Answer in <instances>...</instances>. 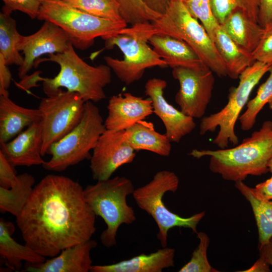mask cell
Segmentation results:
<instances>
[{
  "instance_id": "obj_1",
  "label": "cell",
  "mask_w": 272,
  "mask_h": 272,
  "mask_svg": "<svg viewBox=\"0 0 272 272\" xmlns=\"http://www.w3.org/2000/svg\"><path fill=\"white\" fill-rule=\"evenodd\" d=\"M96 216L78 182L49 174L34 187L16 222L25 244L51 258L91 239Z\"/></svg>"
},
{
  "instance_id": "obj_35",
  "label": "cell",
  "mask_w": 272,
  "mask_h": 272,
  "mask_svg": "<svg viewBox=\"0 0 272 272\" xmlns=\"http://www.w3.org/2000/svg\"><path fill=\"white\" fill-rule=\"evenodd\" d=\"M4 6L2 10L12 13L19 11L27 15L30 18H37L43 0H2Z\"/></svg>"
},
{
  "instance_id": "obj_14",
  "label": "cell",
  "mask_w": 272,
  "mask_h": 272,
  "mask_svg": "<svg viewBox=\"0 0 272 272\" xmlns=\"http://www.w3.org/2000/svg\"><path fill=\"white\" fill-rule=\"evenodd\" d=\"M71 43L67 33L51 22L45 21L35 33L21 35L18 49L24 54V61L18 69V76L22 79L34 67L35 62L44 54L63 52Z\"/></svg>"
},
{
  "instance_id": "obj_46",
  "label": "cell",
  "mask_w": 272,
  "mask_h": 272,
  "mask_svg": "<svg viewBox=\"0 0 272 272\" xmlns=\"http://www.w3.org/2000/svg\"><path fill=\"white\" fill-rule=\"evenodd\" d=\"M169 2H171V1H181V2H184L186 1H187V0H169Z\"/></svg>"
},
{
  "instance_id": "obj_34",
  "label": "cell",
  "mask_w": 272,
  "mask_h": 272,
  "mask_svg": "<svg viewBox=\"0 0 272 272\" xmlns=\"http://www.w3.org/2000/svg\"><path fill=\"white\" fill-rule=\"evenodd\" d=\"M183 3L189 13L201 22L214 41L215 32L220 25L213 14L210 0H187Z\"/></svg>"
},
{
  "instance_id": "obj_5",
  "label": "cell",
  "mask_w": 272,
  "mask_h": 272,
  "mask_svg": "<svg viewBox=\"0 0 272 272\" xmlns=\"http://www.w3.org/2000/svg\"><path fill=\"white\" fill-rule=\"evenodd\" d=\"M134 187L132 181L123 176L98 180L84 189L86 202L96 216H100L107 228L102 231L100 239L106 247L116 245V235L121 225L131 224L136 220L135 212L126 201L128 195L132 194Z\"/></svg>"
},
{
  "instance_id": "obj_29",
  "label": "cell",
  "mask_w": 272,
  "mask_h": 272,
  "mask_svg": "<svg viewBox=\"0 0 272 272\" xmlns=\"http://www.w3.org/2000/svg\"><path fill=\"white\" fill-rule=\"evenodd\" d=\"M269 72L268 78L260 86L256 96L247 102L246 110L238 118L243 130H249L253 127L259 112L272 99V67Z\"/></svg>"
},
{
  "instance_id": "obj_38",
  "label": "cell",
  "mask_w": 272,
  "mask_h": 272,
  "mask_svg": "<svg viewBox=\"0 0 272 272\" xmlns=\"http://www.w3.org/2000/svg\"><path fill=\"white\" fill-rule=\"evenodd\" d=\"M258 23L263 28L272 23V0H258Z\"/></svg>"
},
{
  "instance_id": "obj_43",
  "label": "cell",
  "mask_w": 272,
  "mask_h": 272,
  "mask_svg": "<svg viewBox=\"0 0 272 272\" xmlns=\"http://www.w3.org/2000/svg\"><path fill=\"white\" fill-rule=\"evenodd\" d=\"M269 264L262 258L259 257L249 269L243 272H268L270 271Z\"/></svg>"
},
{
  "instance_id": "obj_12",
  "label": "cell",
  "mask_w": 272,
  "mask_h": 272,
  "mask_svg": "<svg viewBox=\"0 0 272 272\" xmlns=\"http://www.w3.org/2000/svg\"><path fill=\"white\" fill-rule=\"evenodd\" d=\"M213 72L209 68L202 70L176 67L173 77L179 84L175 101L180 110L193 118L203 117L210 103L215 84Z\"/></svg>"
},
{
  "instance_id": "obj_41",
  "label": "cell",
  "mask_w": 272,
  "mask_h": 272,
  "mask_svg": "<svg viewBox=\"0 0 272 272\" xmlns=\"http://www.w3.org/2000/svg\"><path fill=\"white\" fill-rule=\"evenodd\" d=\"M259 256L272 266V237L265 243L259 244Z\"/></svg>"
},
{
  "instance_id": "obj_36",
  "label": "cell",
  "mask_w": 272,
  "mask_h": 272,
  "mask_svg": "<svg viewBox=\"0 0 272 272\" xmlns=\"http://www.w3.org/2000/svg\"><path fill=\"white\" fill-rule=\"evenodd\" d=\"M252 54L255 61L272 63V23L264 28L263 33Z\"/></svg>"
},
{
  "instance_id": "obj_31",
  "label": "cell",
  "mask_w": 272,
  "mask_h": 272,
  "mask_svg": "<svg viewBox=\"0 0 272 272\" xmlns=\"http://www.w3.org/2000/svg\"><path fill=\"white\" fill-rule=\"evenodd\" d=\"M63 1V0H62ZM70 5L91 15L117 22H125L114 0H64Z\"/></svg>"
},
{
  "instance_id": "obj_32",
  "label": "cell",
  "mask_w": 272,
  "mask_h": 272,
  "mask_svg": "<svg viewBox=\"0 0 272 272\" xmlns=\"http://www.w3.org/2000/svg\"><path fill=\"white\" fill-rule=\"evenodd\" d=\"M118 5L121 16L127 24L149 23L162 15L150 9L143 0H114Z\"/></svg>"
},
{
  "instance_id": "obj_39",
  "label": "cell",
  "mask_w": 272,
  "mask_h": 272,
  "mask_svg": "<svg viewBox=\"0 0 272 272\" xmlns=\"http://www.w3.org/2000/svg\"><path fill=\"white\" fill-rule=\"evenodd\" d=\"M4 57L0 54V95H8L11 81L12 74Z\"/></svg>"
},
{
  "instance_id": "obj_23",
  "label": "cell",
  "mask_w": 272,
  "mask_h": 272,
  "mask_svg": "<svg viewBox=\"0 0 272 272\" xmlns=\"http://www.w3.org/2000/svg\"><path fill=\"white\" fill-rule=\"evenodd\" d=\"M214 42L227 69L228 76L236 79L256 61L252 53L234 42L221 26L216 30Z\"/></svg>"
},
{
  "instance_id": "obj_18",
  "label": "cell",
  "mask_w": 272,
  "mask_h": 272,
  "mask_svg": "<svg viewBox=\"0 0 272 272\" xmlns=\"http://www.w3.org/2000/svg\"><path fill=\"white\" fill-rule=\"evenodd\" d=\"M97 242L90 239L85 242L66 248L57 255L43 262H26L24 271L29 272H88L92 266L90 256Z\"/></svg>"
},
{
  "instance_id": "obj_21",
  "label": "cell",
  "mask_w": 272,
  "mask_h": 272,
  "mask_svg": "<svg viewBox=\"0 0 272 272\" xmlns=\"http://www.w3.org/2000/svg\"><path fill=\"white\" fill-rule=\"evenodd\" d=\"M41 120L37 109L27 108L14 102L8 95H0V143L8 142L26 127Z\"/></svg>"
},
{
  "instance_id": "obj_26",
  "label": "cell",
  "mask_w": 272,
  "mask_h": 272,
  "mask_svg": "<svg viewBox=\"0 0 272 272\" xmlns=\"http://www.w3.org/2000/svg\"><path fill=\"white\" fill-rule=\"evenodd\" d=\"M235 186L251 205L258 229L259 244L265 243L272 237V200L263 199L254 188L243 181L236 182Z\"/></svg>"
},
{
  "instance_id": "obj_27",
  "label": "cell",
  "mask_w": 272,
  "mask_h": 272,
  "mask_svg": "<svg viewBox=\"0 0 272 272\" xmlns=\"http://www.w3.org/2000/svg\"><path fill=\"white\" fill-rule=\"evenodd\" d=\"M35 178L24 173L17 176L15 182L9 189L0 187V209L17 217L31 195Z\"/></svg>"
},
{
  "instance_id": "obj_8",
  "label": "cell",
  "mask_w": 272,
  "mask_h": 272,
  "mask_svg": "<svg viewBox=\"0 0 272 272\" xmlns=\"http://www.w3.org/2000/svg\"><path fill=\"white\" fill-rule=\"evenodd\" d=\"M179 180L173 172L161 170L157 172L147 184L135 189L133 197L141 209L151 216L158 227L157 239L162 247L167 246L168 233L172 228L184 227L190 229L196 234L197 226L205 215V212L183 218L172 213L163 200L166 192L175 193Z\"/></svg>"
},
{
  "instance_id": "obj_47",
  "label": "cell",
  "mask_w": 272,
  "mask_h": 272,
  "mask_svg": "<svg viewBox=\"0 0 272 272\" xmlns=\"http://www.w3.org/2000/svg\"><path fill=\"white\" fill-rule=\"evenodd\" d=\"M63 1H64V0H63Z\"/></svg>"
},
{
  "instance_id": "obj_40",
  "label": "cell",
  "mask_w": 272,
  "mask_h": 272,
  "mask_svg": "<svg viewBox=\"0 0 272 272\" xmlns=\"http://www.w3.org/2000/svg\"><path fill=\"white\" fill-rule=\"evenodd\" d=\"M254 189L263 199L267 200H272V176L265 181L257 184Z\"/></svg>"
},
{
  "instance_id": "obj_24",
  "label": "cell",
  "mask_w": 272,
  "mask_h": 272,
  "mask_svg": "<svg viewBox=\"0 0 272 272\" xmlns=\"http://www.w3.org/2000/svg\"><path fill=\"white\" fill-rule=\"evenodd\" d=\"M127 141L138 152L146 150L163 157L171 151V142L166 134L157 132L152 122L141 120L125 130Z\"/></svg>"
},
{
  "instance_id": "obj_9",
  "label": "cell",
  "mask_w": 272,
  "mask_h": 272,
  "mask_svg": "<svg viewBox=\"0 0 272 272\" xmlns=\"http://www.w3.org/2000/svg\"><path fill=\"white\" fill-rule=\"evenodd\" d=\"M106 130L98 107L87 101L79 123L69 133L50 147L47 154L51 159L42 165L46 170H65L85 159L91 158L90 152Z\"/></svg>"
},
{
  "instance_id": "obj_44",
  "label": "cell",
  "mask_w": 272,
  "mask_h": 272,
  "mask_svg": "<svg viewBox=\"0 0 272 272\" xmlns=\"http://www.w3.org/2000/svg\"><path fill=\"white\" fill-rule=\"evenodd\" d=\"M268 167L269 171L270 172L272 173V158L270 160L268 164Z\"/></svg>"
},
{
  "instance_id": "obj_42",
  "label": "cell",
  "mask_w": 272,
  "mask_h": 272,
  "mask_svg": "<svg viewBox=\"0 0 272 272\" xmlns=\"http://www.w3.org/2000/svg\"><path fill=\"white\" fill-rule=\"evenodd\" d=\"M145 3L152 10L163 15L168 8L169 0H143Z\"/></svg>"
},
{
  "instance_id": "obj_13",
  "label": "cell",
  "mask_w": 272,
  "mask_h": 272,
  "mask_svg": "<svg viewBox=\"0 0 272 272\" xmlns=\"http://www.w3.org/2000/svg\"><path fill=\"white\" fill-rule=\"evenodd\" d=\"M135 152L127 141L125 130L106 129L98 140L90 158L93 179H109L120 167L133 161Z\"/></svg>"
},
{
  "instance_id": "obj_2",
  "label": "cell",
  "mask_w": 272,
  "mask_h": 272,
  "mask_svg": "<svg viewBox=\"0 0 272 272\" xmlns=\"http://www.w3.org/2000/svg\"><path fill=\"white\" fill-rule=\"evenodd\" d=\"M200 159L210 157L209 169L225 180L243 181L248 175L259 176L269 171L272 158V121H264L258 130L237 146L217 150H192L189 154Z\"/></svg>"
},
{
  "instance_id": "obj_17",
  "label": "cell",
  "mask_w": 272,
  "mask_h": 272,
  "mask_svg": "<svg viewBox=\"0 0 272 272\" xmlns=\"http://www.w3.org/2000/svg\"><path fill=\"white\" fill-rule=\"evenodd\" d=\"M41 120L33 123L9 142L1 143V150L15 167L43 165Z\"/></svg>"
},
{
  "instance_id": "obj_22",
  "label": "cell",
  "mask_w": 272,
  "mask_h": 272,
  "mask_svg": "<svg viewBox=\"0 0 272 272\" xmlns=\"http://www.w3.org/2000/svg\"><path fill=\"white\" fill-rule=\"evenodd\" d=\"M220 26L234 42L251 53L264 32L258 23L239 10L231 12Z\"/></svg>"
},
{
  "instance_id": "obj_28",
  "label": "cell",
  "mask_w": 272,
  "mask_h": 272,
  "mask_svg": "<svg viewBox=\"0 0 272 272\" xmlns=\"http://www.w3.org/2000/svg\"><path fill=\"white\" fill-rule=\"evenodd\" d=\"M12 13L3 10L0 13V54L8 65L15 64L20 66L24 61V56L18 49L21 34L17 30Z\"/></svg>"
},
{
  "instance_id": "obj_45",
  "label": "cell",
  "mask_w": 272,
  "mask_h": 272,
  "mask_svg": "<svg viewBox=\"0 0 272 272\" xmlns=\"http://www.w3.org/2000/svg\"><path fill=\"white\" fill-rule=\"evenodd\" d=\"M268 104L269 108L272 110V99L268 102Z\"/></svg>"
},
{
  "instance_id": "obj_3",
  "label": "cell",
  "mask_w": 272,
  "mask_h": 272,
  "mask_svg": "<svg viewBox=\"0 0 272 272\" xmlns=\"http://www.w3.org/2000/svg\"><path fill=\"white\" fill-rule=\"evenodd\" d=\"M48 56L36 60L34 65L36 67L42 61H50L60 67L59 73L53 78L41 77L39 72L36 75L37 82H42L43 90L47 96L55 95L64 88L79 94L85 102H97L105 98L104 88L112 80V70L108 65L89 64L78 55L71 42L63 52Z\"/></svg>"
},
{
  "instance_id": "obj_37",
  "label": "cell",
  "mask_w": 272,
  "mask_h": 272,
  "mask_svg": "<svg viewBox=\"0 0 272 272\" xmlns=\"http://www.w3.org/2000/svg\"><path fill=\"white\" fill-rule=\"evenodd\" d=\"M17 176L15 166L0 151V187L10 188L15 182Z\"/></svg>"
},
{
  "instance_id": "obj_20",
  "label": "cell",
  "mask_w": 272,
  "mask_h": 272,
  "mask_svg": "<svg viewBox=\"0 0 272 272\" xmlns=\"http://www.w3.org/2000/svg\"><path fill=\"white\" fill-rule=\"evenodd\" d=\"M175 250L167 246L148 254L142 253L130 259L104 265H92L91 272H161L174 266Z\"/></svg>"
},
{
  "instance_id": "obj_25",
  "label": "cell",
  "mask_w": 272,
  "mask_h": 272,
  "mask_svg": "<svg viewBox=\"0 0 272 272\" xmlns=\"http://www.w3.org/2000/svg\"><path fill=\"white\" fill-rule=\"evenodd\" d=\"M15 231L13 224L0 220V254L5 259L7 265L13 270L19 271L22 261L32 263H39L45 261L44 256L38 253L27 245L17 242L12 237Z\"/></svg>"
},
{
  "instance_id": "obj_10",
  "label": "cell",
  "mask_w": 272,
  "mask_h": 272,
  "mask_svg": "<svg viewBox=\"0 0 272 272\" xmlns=\"http://www.w3.org/2000/svg\"><path fill=\"white\" fill-rule=\"evenodd\" d=\"M272 67V63L256 61L239 76L238 86L230 93L227 104L219 111L203 117L199 124V134L219 130L213 143L220 149L228 148L229 143L237 145L239 139L235 125L240 113L255 86Z\"/></svg>"
},
{
  "instance_id": "obj_11",
  "label": "cell",
  "mask_w": 272,
  "mask_h": 272,
  "mask_svg": "<svg viewBox=\"0 0 272 272\" xmlns=\"http://www.w3.org/2000/svg\"><path fill=\"white\" fill-rule=\"evenodd\" d=\"M85 102L79 94L67 91L41 99L38 109L41 114L42 156L50 147L59 141L80 122Z\"/></svg>"
},
{
  "instance_id": "obj_4",
  "label": "cell",
  "mask_w": 272,
  "mask_h": 272,
  "mask_svg": "<svg viewBox=\"0 0 272 272\" xmlns=\"http://www.w3.org/2000/svg\"><path fill=\"white\" fill-rule=\"evenodd\" d=\"M154 34L151 23L138 24L126 27L118 34L104 40L106 48L116 46L123 54V59L104 57L106 64L123 83L130 85L140 80L148 68L168 66L148 44Z\"/></svg>"
},
{
  "instance_id": "obj_30",
  "label": "cell",
  "mask_w": 272,
  "mask_h": 272,
  "mask_svg": "<svg viewBox=\"0 0 272 272\" xmlns=\"http://www.w3.org/2000/svg\"><path fill=\"white\" fill-rule=\"evenodd\" d=\"M213 15L220 25L233 11L239 10L251 20L258 23V0H210Z\"/></svg>"
},
{
  "instance_id": "obj_19",
  "label": "cell",
  "mask_w": 272,
  "mask_h": 272,
  "mask_svg": "<svg viewBox=\"0 0 272 272\" xmlns=\"http://www.w3.org/2000/svg\"><path fill=\"white\" fill-rule=\"evenodd\" d=\"M149 43L158 56L172 69L182 67L202 70L208 68L194 50L180 39L166 34H155L149 39Z\"/></svg>"
},
{
  "instance_id": "obj_33",
  "label": "cell",
  "mask_w": 272,
  "mask_h": 272,
  "mask_svg": "<svg viewBox=\"0 0 272 272\" xmlns=\"http://www.w3.org/2000/svg\"><path fill=\"white\" fill-rule=\"evenodd\" d=\"M199 240V244L193 251L190 260L183 265L179 272H218L210 264L207 257V249L210 244V238L202 232L196 233Z\"/></svg>"
},
{
  "instance_id": "obj_16",
  "label": "cell",
  "mask_w": 272,
  "mask_h": 272,
  "mask_svg": "<svg viewBox=\"0 0 272 272\" xmlns=\"http://www.w3.org/2000/svg\"><path fill=\"white\" fill-rule=\"evenodd\" d=\"M108 115L104 121L106 129L125 130L153 113L152 100L126 92L110 97Z\"/></svg>"
},
{
  "instance_id": "obj_7",
  "label": "cell",
  "mask_w": 272,
  "mask_h": 272,
  "mask_svg": "<svg viewBox=\"0 0 272 272\" xmlns=\"http://www.w3.org/2000/svg\"><path fill=\"white\" fill-rule=\"evenodd\" d=\"M155 34H164L189 45L214 73L227 77L224 63L207 31L188 12L183 2H169L165 13L151 22Z\"/></svg>"
},
{
  "instance_id": "obj_6",
  "label": "cell",
  "mask_w": 272,
  "mask_h": 272,
  "mask_svg": "<svg viewBox=\"0 0 272 272\" xmlns=\"http://www.w3.org/2000/svg\"><path fill=\"white\" fill-rule=\"evenodd\" d=\"M37 19L60 27L73 46L82 50L92 46L98 37L105 40L118 34L127 25L91 15L62 0H43Z\"/></svg>"
},
{
  "instance_id": "obj_15",
  "label": "cell",
  "mask_w": 272,
  "mask_h": 272,
  "mask_svg": "<svg viewBox=\"0 0 272 272\" xmlns=\"http://www.w3.org/2000/svg\"><path fill=\"white\" fill-rule=\"evenodd\" d=\"M167 85L163 79L151 78L145 84V93L152 100L153 113L162 121L167 137L171 142L179 143L194 129L196 123L193 118L177 109L166 100L164 92Z\"/></svg>"
}]
</instances>
